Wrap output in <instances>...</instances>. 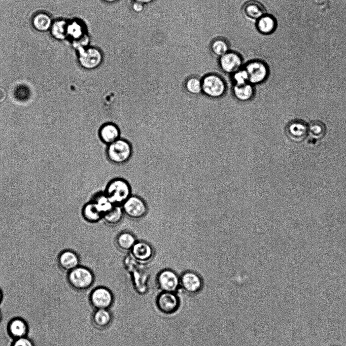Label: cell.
Listing matches in <instances>:
<instances>
[{
  "instance_id": "cell-1",
  "label": "cell",
  "mask_w": 346,
  "mask_h": 346,
  "mask_svg": "<svg viewBox=\"0 0 346 346\" xmlns=\"http://www.w3.org/2000/svg\"><path fill=\"white\" fill-rule=\"evenodd\" d=\"M104 193L114 205L122 206L131 195V188L126 180L116 178L107 185Z\"/></svg>"
},
{
  "instance_id": "cell-2",
  "label": "cell",
  "mask_w": 346,
  "mask_h": 346,
  "mask_svg": "<svg viewBox=\"0 0 346 346\" xmlns=\"http://www.w3.org/2000/svg\"><path fill=\"white\" fill-rule=\"evenodd\" d=\"M95 277L93 272L88 267L78 266L68 272L67 281L70 285L78 291H84L93 284Z\"/></svg>"
},
{
  "instance_id": "cell-3",
  "label": "cell",
  "mask_w": 346,
  "mask_h": 346,
  "mask_svg": "<svg viewBox=\"0 0 346 346\" xmlns=\"http://www.w3.org/2000/svg\"><path fill=\"white\" fill-rule=\"evenodd\" d=\"M204 286L201 276L195 271L187 270L180 275V289L190 295L199 293Z\"/></svg>"
},
{
  "instance_id": "cell-4",
  "label": "cell",
  "mask_w": 346,
  "mask_h": 346,
  "mask_svg": "<svg viewBox=\"0 0 346 346\" xmlns=\"http://www.w3.org/2000/svg\"><path fill=\"white\" fill-rule=\"evenodd\" d=\"M107 153L111 162L117 164L123 163L131 157L132 148L127 141L119 138L109 145Z\"/></svg>"
},
{
  "instance_id": "cell-5",
  "label": "cell",
  "mask_w": 346,
  "mask_h": 346,
  "mask_svg": "<svg viewBox=\"0 0 346 346\" xmlns=\"http://www.w3.org/2000/svg\"><path fill=\"white\" fill-rule=\"evenodd\" d=\"M89 302L94 309H109L114 301L112 291L107 287L99 286L94 288L89 295Z\"/></svg>"
},
{
  "instance_id": "cell-6",
  "label": "cell",
  "mask_w": 346,
  "mask_h": 346,
  "mask_svg": "<svg viewBox=\"0 0 346 346\" xmlns=\"http://www.w3.org/2000/svg\"><path fill=\"white\" fill-rule=\"evenodd\" d=\"M78 55L80 65L87 70L96 68L101 64L103 60L102 52L95 47L88 46L79 49Z\"/></svg>"
},
{
  "instance_id": "cell-7",
  "label": "cell",
  "mask_w": 346,
  "mask_h": 346,
  "mask_svg": "<svg viewBox=\"0 0 346 346\" xmlns=\"http://www.w3.org/2000/svg\"><path fill=\"white\" fill-rule=\"evenodd\" d=\"M158 310L165 315H171L176 313L181 305V300L177 293L160 292L155 300Z\"/></svg>"
},
{
  "instance_id": "cell-8",
  "label": "cell",
  "mask_w": 346,
  "mask_h": 346,
  "mask_svg": "<svg viewBox=\"0 0 346 346\" xmlns=\"http://www.w3.org/2000/svg\"><path fill=\"white\" fill-rule=\"evenodd\" d=\"M156 282L161 292L177 293L180 290V275L171 269H164L159 271Z\"/></svg>"
},
{
  "instance_id": "cell-9",
  "label": "cell",
  "mask_w": 346,
  "mask_h": 346,
  "mask_svg": "<svg viewBox=\"0 0 346 346\" xmlns=\"http://www.w3.org/2000/svg\"><path fill=\"white\" fill-rule=\"evenodd\" d=\"M122 207L124 214L134 220L143 218L148 212L145 201L136 195H131L122 205Z\"/></svg>"
},
{
  "instance_id": "cell-10",
  "label": "cell",
  "mask_w": 346,
  "mask_h": 346,
  "mask_svg": "<svg viewBox=\"0 0 346 346\" xmlns=\"http://www.w3.org/2000/svg\"><path fill=\"white\" fill-rule=\"evenodd\" d=\"M225 88L224 82L216 75H209L202 81V90L212 97L221 96L224 93Z\"/></svg>"
},
{
  "instance_id": "cell-11",
  "label": "cell",
  "mask_w": 346,
  "mask_h": 346,
  "mask_svg": "<svg viewBox=\"0 0 346 346\" xmlns=\"http://www.w3.org/2000/svg\"><path fill=\"white\" fill-rule=\"evenodd\" d=\"M287 136L292 141L301 142L308 134V124L300 119H294L289 121L285 127Z\"/></svg>"
},
{
  "instance_id": "cell-12",
  "label": "cell",
  "mask_w": 346,
  "mask_h": 346,
  "mask_svg": "<svg viewBox=\"0 0 346 346\" xmlns=\"http://www.w3.org/2000/svg\"><path fill=\"white\" fill-rule=\"evenodd\" d=\"M247 72L249 82L257 84L264 81L268 75L267 65L260 60H253L249 62L245 68Z\"/></svg>"
},
{
  "instance_id": "cell-13",
  "label": "cell",
  "mask_w": 346,
  "mask_h": 346,
  "mask_svg": "<svg viewBox=\"0 0 346 346\" xmlns=\"http://www.w3.org/2000/svg\"><path fill=\"white\" fill-rule=\"evenodd\" d=\"M242 63L241 57L235 52L228 51L219 59L220 67L227 73H234L240 70Z\"/></svg>"
},
{
  "instance_id": "cell-14",
  "label": "cell",
  "mask_w": 346,
  "mask_h": 346,
  "mask_svg": "<svg viewBox=\"0 0 346 346\" xmlns=\"http://www.w3.org/2000/svg\"><path fill=\"white\" fill-rule=\"evenodd\" d=\"M130 252L135 260L142 263L149 261L154 255L152 246L143 240H137Z\"/></svg>"
},
{
  "instance_id": "cell-15",
  "label": "cell",
  "mask_w": 346,
  "mask_h": 346,
  "mask_svg": "<svg viewBox=\"0 0 346 346\" xmlns=\"http://www.w3.org/2000/svg\"><path fill=\"white\" fill-rule=\"evenodd\" d=\"M58 263L61 268L68 272L80 265V258L74 251L66 250L59 254Z\"/></svg>"
},
{
  "instance_id": "cell-16",
  "label": "cell",
  "mask_w": 346,
  "mask_h": 346,
  "mask_svg": "<svg viewBox=\"0 0 346 346\" xmlns=\"http://www.w3.org/2000/svg\"><path fill=\"white\" fill-rule=\"evenodd\" d=\"M91 320L92 325L96 329L104 330L112 323L113 316L109 309H94Z\"/></svg>"
},
{
  "instance_id": "cell-17",
  "label": "cell",
  "mask_w": 346,
  "mask_h": 346,
  "mask_svg": "<svg viewBox=\"0 0 346 346\" xmlns=\"http://www.w3.org/2000/svg\"><path fill=\"white\" fill-rule=\"evenodd\" d=\"M99 135L102 142L109 145L119 139L120 130L116 124L107 123L100 128Z\"/></svg>"
},
{
  "instance_id": "cell-18",
  "label": "cell",
  "mask_w": 346,
  "mask_h": 346,
  "mask_svg": "<svg viewBox=\"0 0 346 346\" xmlns=\"http://www.w3.org/2000/svg\"><path fill=\"white\" fill-rule=\"evenodd\" d=\"M245 16L252 19L258 20L265 13L264 6L258 1L251 0L246 3L243 8Z\"/></svg>"
},
{
  "instance_id": "cell-19",
  "label": "cell",
  "mask_w": 346,
  "mask_h": 346,
  "mask_svg": "<svg viewBox=\"0 0 346 346\" xmlns=\"http://www.w3.org/2000/svg\"><path fill=\"white\" fill-rule=\"evenodd\" d=\"M256 26L260 32L268 34L275 30L277 22L273 16L265 14L257 20Z\"/></svg>"
},
{
  "instance_id": "cell-20",
  "label": "cell",
  "mask_w": 346,
  "mask_h": 346,
  "mask_svg": "<svg viewBox=\"0 0 346 346\" xmlns=\"http://www.w3.org/2000/svg\"><path fill=\"white\" fill-rule=\"evenodd\" d=\"M82 217L88 222L96 223L102 219V214L91 200L86 203L82 209Z\"/></svg>"
},
{
  "instance_id": "cell-21",
  "label": "cell",
  "mask_w": 346,
  "mask_h": 346,
  "mask_svg": "<svg viewBox=\"0 0 346 346\" xmlns=\"http://www.w3.org/2000/svg\"><path fill=\"white\" fill-rule=\"evenodd\" d=\"M136 241L135 236L129 231L121 232L116 238L118 248L123 251H130Z\"/></svg>"
},
{
  "instance_id": "cell-22",
  "label": "cell",
  "mask_w": 346,
  "mask_h": 346,
  "mask_svg": "<svg viewBox=\"0 0 346 346\" xmlns=\"http://www.w3.org/2000/svg\"><path fill=\"white\" fill-rule=\"evenodd\" d=\"M8 330L12 337L18 339L25 337L27 333L28 327L25 321L17 318L10 322Z\"/></svg>"
},
{
  "instance_id": "cell-23",
  "label": "cell",
  "mask_w": 346,
  "mask_h": 346,
  "mask_svg": "<svg viewBox=\"0 0 346 346\" xmlns=\"http://www.w3.org/2000/svg\"><path fill=\"white\" fill-rule=\"evenodd\" d=\"M124 212L121 205H114L102 216V220L110 225H115L122 220Z\"/></svg>"
},
{
  "instance_id": "cell-24",
  "label": "cell",
  "mask_w": 346,
  "mask_h": 346,
  "mask_svg": "<svg viewBox=\"0 0 346 346\" xmlns=\"http://www.w3.org/2000/svg\"><path fill=\"white\" fill-rule=\"evenodd\" d=\"M99 211L103 215L110 210L114 205L103 192L95 195L91 200Z\"/></svg>"
},
{
  "instance_id": "cell-25",
  "label": "cell",
  "mask_w": 346,
  "mask_h": 346,
  "mask_svg": "<svg viewBox=\"0 0 346 346\" xmlns=\"http://www.w3.org/2000/svg\"><path fill=\"white\" fill-rule=\"evenodd\" d=\"M87 34L84 26L80 22L74 21L67 24V35L77 41Z\"/></svg>"
},
{
  "instance_id": "cell-26",
  "label": "cell",
  "mask_w": 346,
  "mask_h": 346,
  "mask_svg": "<svg viewBox=\"0 0 346 346\" xmlns=\"http://www.w3.org/2000/svg\"><path fill=\"white\" fill-rule=\"evenodd\" d=\"M235 97L240 100L246 101L250 99L253 94V89L251 85L246 84L236 85L233 88Z\"/></svg>"
},
{
  "instance_id": "cell-27",
  "label": "cell",
  "mask_w": 346,
  "mask_h": 346,
  "mask_svg": "<svg viewBox=\"0 0 346 346\" xmlns=\"http://www.w3.org/2000/svg\"><path fill=\"white\" fill-rule=\"evenodd\" d=\"M212 52L216 56L221 57L229 51V45L223 39L218 38L214 40L211 44Z\"/></svg>"
},
{
  "instance_id": "cell-28",
  "label": "cell",
  "mask_w": 346,
  "mask_h": 346,
  "mask_svg": "<svg viewBox=\"0 0 346 346\" xmlns=\"http://www.w3.org/2000/svg\"><path fill=\"white\" fill-rule=\"evenodd\" d=\"M308 133L315 139L322 138L325 134L326 129L324 124L320 121H314L308 125Z\"/></svg>"
},
{
  "instance_id": "cell-29",
  "label": "cell",
  "mask_w": 346,
  "mask_h": 346,
  "mask_svg": "<svg viewBox=\"0 0 346 346\" xmlns=\"http://www.w3.org/2000/svg\"><path fill=\"white\" fill-rule=\"evenodd\" d=\"M185 88L191 94H199L202 91V82L196 77H191L186 81Z\"/></svg>"
},
{
  "instance_id": "cell-30",
  "label": "cell",
  "mask_w": 346,
  "mask_h": 346,
  "mask_svg": "<svg viewBox=\"0 0 346 346\" xmlns=\"http://www.w3.org/2000/svg\"><path fill=\"white\" fill-rule=\"evenodd\" d=\"M35 28L39 30L47 29L51 24V20L48 16L43 14L36 15L33 20Z\"/></svg>"
},
{
  "instance_id": "cell-31",
  "label": "cell",
  "mask_w": 346,
  "mask_h": 346,
  "mask_svg": "<svg viewBox=\"0 0 346 346\" xmlns=\"http://www.w3.org/2000/svg\"><path fill=\"white\" fill-rule=\"evenodd\" d=\"M67 23L63 20L55 22L52 28V32L54 37L59 39H64L67 35Z\"/></svg>"
},
{
  "instance_id": "cell-32",
  "label": "cell",
  "mask_w": 346,
  "mask_h": 346,
  "mask_svg": "<svg viewBox=\"0 0 346 346\" xmlns=\"http://www.w3.org/2000/svg\"><path fill=\"white\" fill-rule=\"evenodd\" d=\"M233 79L236 85H241L247 83L249 81L248 75L245 69L239 70L234 73Z\"/></svg>"
},
{
  "instance_id": "cell-33",
  "label": "cell",
  "mask_w": 346,
  "mask_h": 346,
  "mask_svg": "<svg viewBox=\"0 0 346 346\" xmlns=\"http://www.w3.org/2000/svg\"><path fill=\"white\" fill-rule=\"evenodd\" d=\"M12 346H33L32 342L25 337L16 339Z\"/></svg>"
},
{
  "instance_id": "cell-34",
  "label": "cell",
  "mask_w": 346,
  "mask_h": 346,
  "mask_svg": "<svg viewBox=\"0 0 346 346\" xmlns=\"http://www.w3.org/2000/svg\"><path fill=\"white\" fill-rule=\"evenodd\" d=\"M144 5L140 3L133 1L131 4V9L134 13L139 14L142 13L144 11Z\"/></svg>"
},
{
  "instance_id": "cell-35",
  "label": "cell",
  "mask_w": 346,
  "mask_h": 346,
  "mask_svg": "<svg viewBox=\"0 0 346 346\" xmlns=\"http://www.w3.org/2000/svg\"><path fill=\"white\" fill-rule=\"evenodd\" d=\"M6 93L5 90L0 87V102H3L6 98Z\"/></svg>"
},
{
  "instance_id": "cell-36",
  "label": "cell",
  "mask_w": 346,
  "mask_h": 346,
  "mask_svg": "<svg viewBox=\"0 0 346 346\" xmlns=\"http://www.w3.org/2000/svg\"><path fill=\"white\" fill-rule=\"evenodd\" d=\"M134 2L140 3L144 5H148L154 1V0H133Z\"/></svg>"
},
{
  "instance_id": "cell-37",
  "label": "cell",
  "mask_w": 346,
  "mask_h": 346,
  "mask_svg": "<svg viewBox=\"0 0 346 346\" xmlns=\"http://www.w3.org/2000/svg\"><path fill=\"white\" fill-rule=\"evenodd\" d=\"M106 3L113 4L118 2L119 0H102Z\"/></svg>"
},
{
  "instance_id": "cell-38",
  "label": "cell",
  "mask_w": 346,
  "mask_h": 346,
  "mask_svg": "<svg viewBox=\"0 0 346 346\" xmlns=\"http://www.w3.org/2000/svg\"><path fill=\"white\" fill-rule=\"evenodd\" d=\"M2 292H1V290H0V302H1V300H2Z\"/></svg>"
},
{
  "instance_id": "cell-39",
  "label": "cell",
  "mask_w": 346,
  "mask_h": 346,
  "mask_svg": "<svg viewBox=\"0 0 346 346\" xmlns=\"http://www.w3.org/2000/svg\"><path fill=\"white\" fill-rule=\"evenodd\" d=\"M1 314L0 313V321H1Z\"/></svg>"
}]
</instances>
